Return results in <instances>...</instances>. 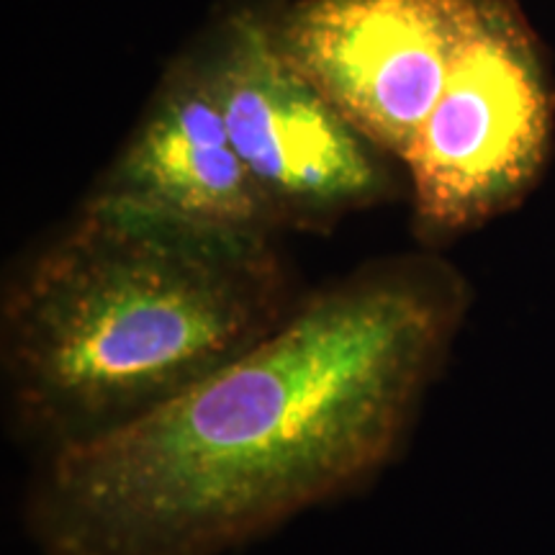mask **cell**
Returning <instances> with one entry per match:
<instances>
[{"instance_id": "5", "label": "cell", "mask_w": 555, "mask_h": 555, "mask_svg": "<svg viewBox=\"0 0 555 555\" xmlns=\"http://www.w3.org/2000/svg\"><path fill=\"white\" fill-rule=\"evenodd\" d=\"M476 21V0H294L278 47L380 152L404 157Z\"/></svg>"}, {"instance_id": "3", "label": "cell", "mask_w": 555, "mask_h": 555, "mask_svg": "<svg viewBox=\"0 0 555 555\" xmlns=\"http://www.w3.org/2000/svg\"><path fill=\"white\" fill-rule=\"evenodd\" d=\"M555 147V73L517 0H476V21L404 157L412 232L440 249L530 198Z\"/></svg>"}, {"instance_id": "6", "label": "cell", "mask_w": 555, "mask_h": 555, "mask_svg": "<svg viewBox=\"0 0 555 555\" xmlns=\"http://www.w3.org/2000/svg\"><path fill=\"white\" fill-rule=\"evenodd\" d=\"M88 201L278 237L268 201L229 137L201 41L165 69Z\"/></svg>"}, {"instance_id": "1", "label": "cell", "mask_w": 555, "mask_h": 555, "mask_svg": "<svg viewBox=\"0 0 555 555\" xmlns=\"http://www.w3.org/2000/svg\"><path fill=\"white\" fill-rule=\"evenodd\" d=\"M470 283L437 249L327 286L183 397L37 457L39 555H229L397 466L466 322Z\"/></svg>"}, {"instance_id": "4", "label": "cell", "mask_w": 555, "mask_h": 555, "mask_svg": "<svg viewBox=\"0 0 555 555\" xmlns=\"http://www.w3.org/2000/svg\"><path fill=\"white\" fill-rule=\"evenodd\" d=\"M234 150L278 232H327L391 193L384 155L298 73L260 9L227 11L201 39Z\"/></svg>"}, {"instance_id": "2", "label": "cell", "mask_w": 555, "mask_h": 555, "mask_svg": "<svg viewBox=\"0 0 555 555\" xmlns=\"http://www.w3.org/2000/svg\"><path fill=\"white\" fill-rule=\"evenodd\" d=\"M301 296L275 234L86 198L5 281L11 433L37 457L101 440L245 356Z\"/></svg>"}]
</instances>
